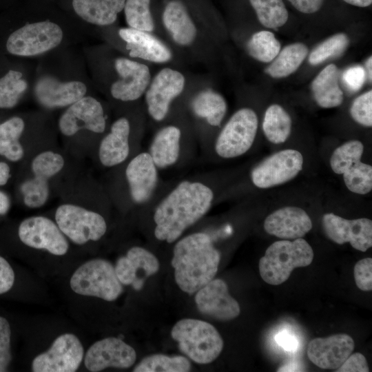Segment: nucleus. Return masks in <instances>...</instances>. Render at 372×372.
<instances>
[{
	"mask_svg": "<svg viewBox=\"0 0 372 372\" xmlns=\"http://www.w3.org/2000/svg\"><path fill=\"white\" fill-rule=\"evenodd\" d=\"M18 235L25 245L45 249L55 256L65 254L69 248L68 240L57 224L44 216L24 219L19 225Z\"/></svg>",
	"mask_w": 372,
	"mask_h": 372,
	"instance_id": "14",
	"label": "nucleus"
},
{
	"mask_svg": "<svg viewBox=\"0 0 372 372\" xmlns=\"http://www.w3.org/2000/svg\"><path fill=\"white\" fill-rule=\"evenodd\" d=\"M10 206V198L8 195L0 191V215L6 214Z\"/></svg>",
	"mask_w": 372,
	"mask_h": 372,
	"instance_id": "51",
	"label": "nucleus"
},
{
	"mask_svg": "<svg viewBox=\"0 0 372 372\" xmlns=\"http://www.w3.org/2000/svg\"><path fill=\"white\" fill-rule=\"evenodd\" d=\"M190 109L194 116L209 126L218 127L227 112L224 97L212 90L198 92L191 101Z\"/></svg>",
	"mask_w": 372,
	"mask_h": 372,
	"instance_id": "30",
	"label": "nucleus"
},
{
	"mask_svg": "<svg viewBox=\"0 0 372 372\" xmlns=\"http://www.w3.org/2000/svg\"><path fill=\"white\" fill-rule=\"evenodd\" d=\"M70 285L79 295L93 296L106 301H114L123 292L113 265L96 258L81 265L72 274Z\"/></svg>",
	"mask_w": 372,
	"mask_h": 372,
	"instance_id": "6",
	"label": "nucleus"
},
{
	"mask_svg": "<svg viewBox=\"0 0 372 372\" xmlns=\"http://www.w3.org/2000/svg\"><path fill=\"white\" fill-rule=\"evenodd\" d=\"M55 220L63 234L77 245L100 240L107 227L101 214L73 204L59 206Z\"/></svg>",
	"mask_w": 372,
	"mask_h": 372,
	"instance_id": "8",
	"label": "nucleus"
},
{
	"mask_svg": "<svg viewBox=\"0 0 372 372\" xmlns=\"http://www.w3.org/2000/svg\"><path fill=\"white\" fill-rule=\"evenodd\" d=\"M125 0H73L75 12L86 22L105 26L114 23L125 6Z\"/></svg>",
	"mask_w": 372,
	"mask_h": 372,
	"instance_id": "28",
	"label": "nucleus"
},
{
	"mask_svg": "<svg viewBox=\"0 0 372 372\" xmlns=\"http://www.w3.org/2000/svg\"><path fill=\"white\" fill-rule=\"evenodd\" d=\"M337 372H369L368 362L360 353L350 354L342 364L337 369Z\"/></svg>",
	"mask_w": 372,
	"mask_h": 372,
	"instance_id": "46",
	"label": "nucleus"
},
{
	"mask_svg": "<svg viewBox=\"0 0 372 372\" xmlns=\"http://www.w3.org/2000/svg\"><path fill=\"white\" fill-rule=\"evenodd\" d=\"M291 124V118L285 110L278 104H273L265 111L262 130L271 143L279 144L286 141L289 136Z\"/></svg>",
	"mask_w": 372,
	"mask_h": 372,
	"instance_id": "33",
	"label": "nucleus"
},
{
	"mask_svg": "<svg viewBox=\"0 0 372 372\" xmlns=\"http://www.w3.org/2000/svg\"><path fill=\"white\" fill-rule=\"evenodd\" d=\"M293 6L304 14H312L318 12L322 7L324 0H288Z\"/></svg>",
	"mask_w": 372,
	"mask_h": 372,
	"instance_id": "48",
	"label": "nucleus"
},
{
	"mask_svg": "<svg viewBox=\"0 0 372 372\" xmlns=\"http://www.w3.org/2000/svg\"><path fill=\"white\" fill-rule=\"evenodd\" d=\"M11 329L8 320L0 316V371H6L12 360Z\"/></svg>",
	"mask_w": 372,
	"mask_h": 372,
	"instance_id": "44",
	"label": "nucleus"
},
{
	"mask_svg": "<svg viewBox=\"0 0 372 372\" xmlns=\"http://www.w3.org/2000/svg\"><path fill=\"white\" fill-rule=\"evenodd\" d=\"M10 169L8 165L4 162H0V186L6 185L10 176Z\"/></svg>",
	"mask_w": 372,
	"mask_h": 372,
	"instance_id": "50",
	"label": "nucleus"
},
{
	"mask_svg": "<svg viewBox=\"0 0 372 372\" xmlns=\"http://www.w3.org/2000/svg\"><path fill=\"white\" fill-rule=\"evenodd\" d=\"M185 83L183 74L172 68H165L154 76L145 92L147 111L154 121L165 119L172 101L182 93Z\"/></svg>",
	"mask_w": 372,
	"mask_h": 372,
	"instance_id": "11",
	"label": "nucleus"
},
{
	"mask_svg": "<svg viewBox=\"0 0 372 372\" xmlns=\"http://www.w3.org/2000/svg\"><path fill=\"white\" fill-rule=\"evenodd\" d=\"M313 256L312 247L302 238L274 242L259 260L260 275L269 285H281L295 268L309 266Z\"/></svg>",
	"mask_w": 372,
	"mask_h": 372,
	"instance_id": "3",
	"label": "nucleus"
},
{
	"mask_svg": "<svg viewBox=\"0 0 372 372\" xmlns=\"http://www.w3.org/2000/svg\"><path fill=\"white\" fill-rule=\"evenodd\" d=\"M63 38V30L59 24L39 21L27 23L9 32L3 48L4 52L13 56L32 57L54 50Z\"/></svg>",
	"mask_w": 372,
	"mask_h": 372,
	"instance_id": "5",
	"label": "nucleus"
},
{
	"mask_svg": "<svg viewBox=\"0 0 372 372\" xmlns=\"http://www.w3.org/2000/svg\"><path fill=\"white\" fill-rule=\"evenodd\" d=\"M322 227L327 237L337 244L349 242L362 252L372 246V221L369 218L348 220L328 213L322 217Z\"/></svg>",
	"mask_w": 372,
	"mask_h": 372,
	"instance_id": "19",
	"label": "nucleus"
},
{
	"mask_svg": "<svg viewBox=\"0 0 372 372\" xmlns=\"http://www.w3.org/2000/svg\"><path fill=\"white\" fill-rule=\"evenodd\" d=\"M14 282V273L8 261L0 256V294L8 292Z\"/></svg>",
	"mask_w": 372,
	"mask_h": 372,
	"instance_id": "47",
	"label": "nucleus"
},
{
	"mask_svg": "<svg viewBox=\"0 0 372 372\" xmlns=\"http://www.w3.org/2000/svg\"><path fill=\"white\" fill-rule=\"evenodd\" d=\"M191 363L181 355L168 356L153 354L144 358L134 369V372H187Z\"/></svg>",
	"mask_w": 372,
	"mask_h": 372,
	"instance_id": "35",
	"label": "nucleus"
},
{
	"mask_svg": "<svg viewBox=\"0 0 372 372\" xmlns=\"http://www.w3.org/2000/svg\"><path fill=\"white\" fill-rule=\"evenodd\" d=\"M131 153V124L126 117H120L111 125L109 132L99 146V159L105 167L123 164Z\"/></svg>",
	"mask_w": 372,
	"mask_h": 372,
	"instance_id": "24",
	"label": "nucleus"
},
{
	"mask_svg": "<svg viewBox=\"0 0 372 372\" xmlns=\"http://www.w3.org/2000/svg\"><path fill=\"white\" fill-rule=\"evenodd\" d=\"M312 228L307 213L297 207H285L276 210L265 220V231L283 240L303 237Z\"/></svg>",
	"mask_w": 372,
	"mask_h": 372,
	"instance_id": "25",
	"label": "nucleus"
},
{
	"mask_svg": "<svg viewBox=\"0 0 372 372\" xmlns=\"http://www.w3.org/2000/svg\"><path fill=\"white\" fill-rule=\"evenodd\" d=\"M84 349L79 339L72 333L57 337L50 348L36 356L32 362L34 372H74L79 367Z\"/></svg>",
	"mask_w": 372,
	"mask_h": 372,
	"instance_id": "12",
	"label": "nucleus"
},
{
	"mask_svg": "<svg viewBox=\"0 0 372 372\" xmlns=\"http://www.w3.org/2000/svg\"><path fill=\"white\" fill-rule=\"evenodd\" d=\"M258 125L256 112L240 108L230 117L217 136L214 149L223 158H234L245 154L252 146Z\"/></svg>",
	"mask_w": 372,
	"mask_h": 372,
	"instance_id": "7",
	"label": "nucleus"
},
{
	"mask_svg": "<svg viewBox=\"0 0 372 372\" xmlns=\"http://www.w3.org/2000/svg\"><path fill=\"white\" fill-rule=\"evenodd\" d=\"M354 349L353 338L346 333L311 340L307 347L310 361L323 369H337Z\"/></svg>",
	"mask_w": 372,
	"mask_h": 372,
	"instance_id": "22",
	"label": "nucleus"
},
{
	"mask_svg": "<svg viewBox=\"0 0 372 372\" xmlns=\"http://www.w3.org/2000/svg\"><path fill=\"white\" fill-rule=\"evenodd\" d=\"M195 302L202 313L218 320H233L240 313L239 304L230 296L227 283L219 278L198 290Z\"/></svg>",
	"mask_w": 372,
	"mask_h": 372,
	"instance_id": "20",
	"label": "nucleus"
},
{
	"mask_svg": "<svg viewBox=\"0 0 372 372\" xmlns=\"http://www.w3.org/2000/svg\"><path fill=\"white\" fill-rule=\"evenodd\" d=\"M259 22L265 27L276 29L288 20V11L282 0H249Z\"/></svg>",
	"mask_w": 372,
	"mask_h": 372,
	"instance_id": "36",
	"label": "nucleus"
},
{
	"mask_svg": "<svg viewBox=\"0 0 372 372\" xmlns=\"http://www.w3.org/2000/svg\"><path fill=\"white\" fill-rule=\"evenodd\" d=\"M131 203L136 206H149L160 193L159 170L147 151L135 154L124 171Z\"/></svg>",
	"mask_w": 372,
	"mask_h": 372,
	"instance_id": "9",
	"label": "nucleus"
},
{
	"mask_svg": "<svg viewBox=\"0 0 372 372\" xmlns=\"http://www.w3.org/2000/svg\"><path fill=\"white\" fill-rule=\"evenodd\" d=\"M63 156L52 151L37 154L32 161L34 176L21 185L24 204L30 208H39L47 202L49 197L50 178L57 174L64 166Z\"/></svg>",
	"mask_w": 372,
	"mask_h": 372,
	"instance_id": "10",
	"label": "nucleus"
},
{
	"mask_svg": "<svg viewBox=\"0 0 372 372\" xmlns=\"http://www.w3.org/2000/svg\"><path fill=\"white\" fill-rule=\"evenodd\" d=\"M149 3L150 0H125L123 10L128 27L148 32L154 30Z\"/></svg>",
	"mask_w": 372,
	"mask_h": 372,
	"instance_id": "38",
	"label": "nucleus"
},
{
	"mask_svg": "<svg viewBox=\"0 0 372 372\" xmlns=\"http://www.w3.org/2000/svg\"><path fill=\"white\" fill-rule=\"evenodd\" d=\"M215 198L213 188L204 175L178 182L165 194H159L154 204V236L159 241L173 243L203 218Z\"/></svg>",
	"mask_w": 372,
	"mask_h": 372,
	"instance_id": "1",
	"label": "nucleus"
},
{
	"mask_svg": "<svg viewBox=\"0 0 372 372\" xmlns=\"http://www.w3.org/2000/svg\"><path fill=\"white\" fill-rule=\"evenodd\" d=\"M371 66H372V59L371 56L369 57V59H367L366 62V73H367L368 79H369L371 82V77H372Z\"/></svg>",
	"mask_w": 372,
	"mask_h": 372,
	"instance_id": "53",
	"label": "nucleus"
},
{
	"mask_svg": "<svg viewBox=\"0 0 372 372\" xmlns=\"http://www.w3.org/2000/svg\"><path fill=\"white\" fill-rule=\"evenodd\" d=\"M339 72L334 64L327 65L313 80L311 91L316 103L323 108L338 107L343 101Z\"/></svg>",
	"mask_w": 372,
	"mask_h": 372,
	"instance_id": "29",
	"label": "nucleus"
},
{
	"mask_svg": "<svg viewBox=\"0 0 372 372\" xmlns=\"http://www.w3.org/2000/svg\"><path fill=\"white\" fill-rule=\"evenodd\" d=\"M176 242L171 262L175 280L183 291L192 294L214 279L220 253L205 231L190 234Z\"/></svg>",
	"mask_w": 372,
	"mask_h": 372,
	"instance_id": "2",
	"label": "nucleus"
},
{
	"mask_svg": "<svg viewBox=\"0 0 372 372\" xmlns=\"http://www.w3.org/2000/svg\"><path fill=\"white\" fill-rule=\"evenodd\" d=\"M247 48L249 54L254 59L262 63H270L280 52L281 45L273 32L262 30L251 37Z\"/></svg>",
	"mask_w": 372,
	"mask_h": 372,
	"instance_id": "37",
	"label": "nucleus"
},
{
	"mask_svg": "<svg viewBox=\"0 0 372 372\" xmlns=\"http://www.w3.org/2000/svg\"><path fill=\"white\" fill-rule=\"evenodd\" d=\"M118 78L110 87V94L116 100L131 102L145 94L151 81L149 68L143 63L125 57L114 61Z\"/></svg>",
	"mask_w": 372,
	"mask_h": 372,
	"instance_id": "17",
	"label": "nucleus"
},
{
	"mask_svg": "<svg viewBox=\"0 0 372 372\" xmlns=\"http://www.w3.org/2000/svg\"><path fill=\"white\" fill-rule=\"evenodd\" d=\"M350 114L358 123L366 126L372 125V91L369 90L358 96L352 103Z\"/></svg>",
	"mask_w": 372,
	"mask_h": 372,
	"instance_id": "42",
	"label": "nucleus"
},
{
	"mask_svg": "<svg viewBox=\"0 0 372 372\" xmlns=\"http://www.w3.org/2000/svg\"><path fill=\"white\" fill-rule=\"evenodd\" d=\"M342 174L344 183L351 192L366 194L371 190V165L359 160L353 163Z\"/></svg>",
	"mask_w": 372,
	"mask_h": 372,
	"instance_id": "39",
	"label": "nucleus"
},
{
	"mask_svg": "<svg viewBox=\"0 0 372 372\" xmlns=\"http://www.w3.org/2000/svg\"><path fill=\"white\" fill-rule=\"evenodd\" d=\"M118 35L125 42L132 58L156 63H166L172 59L170 50L150 32L127 27L120 28Z\"/></svg>",
	"mask_w": 372,
	"mask_h": 372,
	"instance_id": "26",
	"label": "nucleus"
},
{
	"mask_svg": "<svg viewBox=\"0 0 372 372\" xmlns=\"http://www.w3.org/2000/svg\"><path fill=\"white\" fill-rule=\"evenodd\" d=\"M58 125L66 136H72L82 129L102 134L106 128L103 105L96 99L85 96L68 106L60 116Z\"/></svg>",
	"mask_w": 372,
	"mask_h": 372,
	"instance_id": "15",
	"label": "nucleus"
},
{
	"mask_svg": "<svg viewBox=\"0 0 372 372\" xmlns=\"http://www.w3.org/2000/svg\"><path fill=\"white\" fill-rule=\"evenodd\" d=\"M346 3L357 7H368L371 5L372 0H343Z\"/></svg>",
	"mask_w": 372,
	"mask_h": 372,
	"instance_id": "52",
	"label": "nucleus"
},
{
	"mask_svg": "<svg viewBox=\"0 0 372 372\" xmlns=\"http://www.w3.org/2000/svg\"><path fill=\"white\" fill-rule=\"evenodd\" d=\"M193 149L185 145L180 127L169 124L155 133L147 151L160 171L183 164Z\"/></svg>",
	"mask_w": 372,
	"mask_h": 372,
	"instance_id": "16",
	"label": "nucleus"
},
{
	"mask_svg": "<svg viewBox=\"0 0 372 372\" xmlns=\"http://www.w3.org/2000/svg\"><path fill=\"white\" fill-rule=\"evenodd\" d=\"M303 157L297 150L287 149L276 152L257 165L251 172L252 183L259 188L285 183L302 170Z\"/></svg>",
	"mask_w": 372,
	"mask_h": 372,
	"instance_id": "13",
	"label": "nucleus"
},
{
	"mask_svg": "<svg viewBox=\"0 0 372 372\" xmlns=\"http://www.w3.org/2000/svg\"><path fill=\"white\" fill-rule=\"evenodd\" d=\"M24 129V121L19 116L11 117L0 124V154L10 161H18L23 156L19 138Z\"/></svg>",
	"mask_w": 372,
	"mask_h": 372,
	"instance_id": "32",
	"label": "nucleus"
},
{
	"mask_svg": "<svg viewBox=\"0 0 372 372\" xmlns=\"http://www.w3.org/2000/svg\"><path fill=\"white\" fill-rule=\"evenodd\" d=\"M276 341L278 344L287 351H293L298 347L296 338L287 332L279 333L276 337Z\"/></svg>",
	"mask_w": 372,
	"mask_h": 372,
	"instance_id": "49",
	"label": "nucleus"
},
{
	"mask_svg": "<svg viewBox=\"0 0 372 372\" xmlns=\"http://www.w3.org/2000/svg\"><path fill=\"white\" fill-rule=\"evenodd\" d=\"M308 53L307 46L302 43L289 44L280 51L265 72L274 79L289 76L299 68Z\"/></svg>",
	"mask_w": 372,
	"mask_h": 372,
	"instance_id": "31",
	"label": "nucleus"
},
{
	"mask_svg": "<svg viewBox=\"0 0 372 372\" xmlns=\"http://www.w3.org/2000/svg\"><path fill=\"white\" fill-rule=\"evenodd\" d=\"M28 87L22 72L9 68L0 73V108L10 109L19 103Z\"/></svg>",
	"mask_w": 372,
	"mask_h": 372,
	"instance_id": "34",
	"label": "nucleus"
},
{
	"mask_svg": "<svg viewBox=\"0 0 372 372\" xmlns=\"http://www.w3.org/2000/svg\"><path fill=\"white\" fill-rule=\"evenodd\" d=\"M353 274L357 287L363 291L372 290V258L358 260L354 266Z\"/></svg>",
	"mask_w": 372,
	"mask_h": 372,
	"instance_id": "43",
	"label": "nucleus"
},
{
	"mask_svg": "<svg viewBox=\"0 0 372 372\" xmlns=\"http://www.w3.org/2000/svg\"><path fill=\"white\" fill-rule=\"evenodd\" d=\"M349 39L344 33H337L329 37L310 53L309 62L312 65H319L324 61L341 55L347 48Z\"/></svg>",
	"mask_w": 372,
	"mask_h": 372,
	"instance_id": "40",
	"label": "nucleus"
},
{
	"mask_svg": "<svg viewBox=\"0 0 372 372\" xmlns=\"http://www.w3.org/2000/svg\"><path fill=\"white\" fill-rule=\"evenodd\" d=\"M135 350L122 340L109 337L94 342L87 351L84 363L90 371L97 372L109 367L127 369L135 362Z\"/></svg>",
	"mask_w": 372,
	"mask_h": 372,
	"instance_id": "18",
	"label": "nucleus"
},
{
	"mask_svg": "<svg viewBox=\"0 0 372 372\" xmlns=\"http://www.w3.org/2000/svg\"><path fill=\"white\" fill-rule=\"evenodd\" d=\"M366 78V71L360 65L347 68L342 74V81L348 90L357 92L363 86Z\"/></svg>",
	"mask_w": 372,
	"mask_h": 372,
	"instance_id": "45",
	"label": "nucleus"
},
{
	"mask_svg": "<svg viewBox=\"0 0 372 372\" xmlns=\"http://www.w3.org/2000/svg\"><path fill=\"white\" fill-rule=\"evenodd\" d=\"M179 349L198 364H209L220 354L224 342L217 329L210 323L185 318L177 322L171 331Z\"/></svg>",
	"mask_w": 372,
	"mask_h": 372,
	"instance_id": "4",
	"label": "nucleus"
},
{
	"mask_svg": "<svg viewBox=\"0 0 372 372\" xmlns=\"http://www.w3.org/2000/svg\"><path fill=\"white\" fill-rule=\"evenodd\" d=\"M364 150L363 144L356 140L348 141L337 147L330 158L332 170L342 174L353 163L361 159Z\"/></svg>",
	"mask_w": 372,
	"mask_h": 372,
	"instance_id": "41",
	"label": "nucleus"
},
{
	"mask_svg": "<svg viewBox=\"0 0 372 372\" xmlns=\"http://www.w3.org/2000/svg\"><path fill=\"white\" fill-rule=\"evenodd\" d=\"M114 269L122 285H131L135 290H140L144 280L139 278V272L143 271L146 277L154 275L159 269V262L149 250L135 246L117 260Z\"/></svg>",
	"mask_w": 372,
	"mask_h": 372,
	"instance_id": "23",
	"label": "nucleus"
},
{
	"mask_svg": "<svg viewBox=\"0 0 372 372\" xmlns=\"http://www.w3.org/2000/svg\"><path fill=\"white\" fill-rule=\"evenodd\" d=\"M87 92L86 85L79 80L59 81L50 76L41 77L34 86L37 101L46 108L68 107Z\"/></svg>",
	"mask_w": 372,
	"mask_h": 372,
	"instance_id": "21",
	"label": "nucleus"
},
{
	"mask_svg": "<svg viewBox=\"0 0 372 372\" xmlns=\"http://www.w3.org/2000/svg\"><path fill=\"white\" fill-rule=\"evenodd\" d=\"M162 19L165 29L176 43L186 46L193 43L197 30L182 2L169 1L165 8Z\"/></svg>",
	"mask_w": 372,
	"mask_h": 372,
	"instance_id": "27",
	"label": "nucleus"
}]
</instances>
